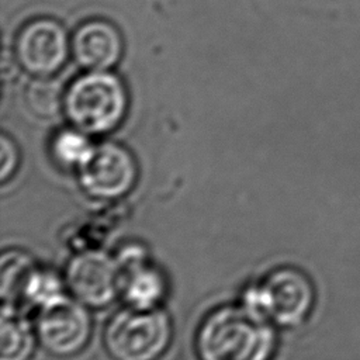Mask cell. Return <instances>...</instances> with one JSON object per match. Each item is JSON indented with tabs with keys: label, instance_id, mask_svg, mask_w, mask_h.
Wrapping results in <instances>:
<instances>
[{
	"label": "cell",
	"instance_id": "6da1fadb",
	"mask_svg": "<svg viewBox=\"0 0 360 360\" xmlns=\"http://www.w3.org/2000/svg\"><path fill=\"white\" fill-rule=\"evenodd\" d=\"M194 349L198 360H271L276 332L269 319L243 302L221 305L200 322Z\"/></svg>",
	"mask_w": 360,
	"mask_h": 360
},
{
	"label": "cell",
	"instance_id": "7a4b0ae2",
	"mask_svg": "<svg viewBox=\"0 0 360 360\" xmlns=\"http://www.w3.org/2000/svg\"><path fill=\"white\" fill-rule=\"evenodd\" d=\"M170 316L160 309H118L104 329V346L112 360H159L172 342Z\"/></svg>",
	"mask_w": 360,
	"mask_h": 360
},
{
	"label": "cell",
	"instance_id": "3957f363",
	"mask_svg": "<svg viewBox=\"0 0 360 360\" xmlns=\"http://www.w3.org/2000/svg\"><path fill=\"white\" fill-rule=\"evenodd\" d=\"M243 304L273 325L294 328L305 322L315 305V288L300 269L281 266L270 270L243 294Z\"/></svg>",
	"mask_w": 360,
	"mask_h": 360
},
{
	"label": "cell",
	"instance_id": "277c9868",
	"mask_svg": "<svg viewBox=\"0 0 360 360\" xmlns=\"http://www.w3.org/2000/svg\"><path fill=\"white\" fill-rule=\"evenodd\" d=\"M127 104L121 80L105 70H94L70 84L63 108L75 128L86 134H104L122 121Z\"/></svg>",
	"mask_w": 360,
	"mask_h": 360
},
{
	"label": "cell",
	"instance_id": "5b68a950",
	"mask_svg": "<svg viewBox=\"0 0 360 360\" xmlns=\"http://www.w3.org/2000/svg\"><path fill=\"white\" fill-rule=\"evenodd\" d=\"M87 308L68 295L41 308L35 321L39 345L59 359L80 353L91 336V316Z\"/></svg>",
	"mask_w": 360,
	"mask_h": 360
},
{
	"label": "cell",
	"instance_id": "8992f818",
	"mask_svg": "<svg viewBox=\"0 0 360 360\" xmlns=\"http://www.w3.org/2000/svg\"><path fill=\"white\" fill-rule=\"evenodd\" d=\"M65 285L90 308L107 307L121 294V270L117 257L100 249L75 253L65 269Z\"/></svg>",
	"mask_w": 360,
	"mask_h": 360
},
{
	"label": "cell",
	"instance_id": "52a82bcc",
	"mask_svg": "<svg viewBox=\"0 0 360 360\" xmlns=\"http://www.w3.org/2000/svg\"><path fill=\"white\" fill-rule=\"evenodd\" d=\"M77 173L79 183L89 195L98 200H117L135 186L138 166L127 148L104 142L93 146Z\"/></svg>",
	"mask_w": 360,
	"mask_h": 360
},
{
	"label": "cell",
	"instance_id": "ba28073f",
	"mask_svg": "<svg viewBox=\"0 0 360 360\" xmlns=\"http://www.w3.org/2000/svg\"><path fill=\"white\" fill-rule=\"evenodd\" d=\"M68 37L63 27L52 18L27 22L15 38V58L28 73L51 76L60 69L68 56Z\"/></svg>",
	"mask_w": 360,
	"mask_h": 360
},
{
	"label": "cell",
	"instance_id": "9c48e42d",
	"mask_svg": "<svg viewBox=\"0 0 360 360\" xmlns=\"http://www.w3.org/2000/svg\"><path fill=\"white\" fill-rule=\"evenodd\" d=\"M121 270V295L134 308H156L166 294L163 273L149 260L142 246L128 245L117 256Z\"/></svg>",
	"mask_w": 360,
	"mask_h": 360
},
{
	"label": "cell",
	"instance_id": "30bf717a",
	"mask_svg": "<svg viewBox=\"0 0 360 360\" xmlns=\"http://www.w3.org/2000/svg\"><path fill=\"white\" fill-rule=\"evenodd\" d=\"M72 52L76 62L89 69L107 70L122 53V38L118 28L107 20L83 22L73 34Z\"/></svg>",
	"mask_w": 360,
	"mask_h": 360
},
{
	"label": "cell",
	"instance_id": "8fae6325",
	"mask_svg": "<svg viewBox=\"0 0 360 360\" xmlns=\"http://www.w3.org/2000/svg\"><path fill=\"white\" fill-rule=\"evenodd\" d=\"M38 340L35 325H31L20 307L1 305L0 359L30 360Z\"/></svg>",
	"mask_w": 360,
	"mask_h": 360
},
{
	"label": "cell",
	"instance_id": "7c38bea8",
	"mask_svg": "<svg viewBox=\"0 0 360 360\" xmlns=\"http://www.w3.org/2000/svg\"><path fill=\"white\" fill-rule=\"evenodd\" d=\"M34 259L18 249H7L1 253V302L3 305L20 307L25 283L35 269Z\"/></svg>",
	"mask_w": 360,
	"mask_h": 360
},
{
	"label": "cell",
	"instance_id": "4fadbf2b",
	"mask_svg": "<svg viewBox=\"0 0 360 360\" xmlns=\"http://www.w3.org/2000/svg\"><path fill=\"white\" fill-rule=\"evenodd\" d=\"M91 149L87 134L77 128L59 131L51 142L52 159L63 169H79Z\"/></svg>",
	"mask_w": 360,
	"mask_h": 360
},
{
	"label": "cell",
	"instance_id": "5bb4252c",
	"mask_svg": "<svg viewBox=\"0 0 360 360\" xmlns=\"http://www.w3.org/2000/svg\"><path fill=\"white\" fill-rule=\"evenodd\" d=\"M63 294V283L52 270L35 266L30 274L21 298V305L27 304L38 309L60 300Z\"/></svg>",
	"mask_w": 360,
	"mask_h": 360
},
{
	"label": "cell",
	"instance_id": "9a60e30c",
	"mask_svg": "<svg viewBox=\"0 0 360 360\" xmlns=\"http://www.w3.org/2000/svg\"><path fill=\"white\" fill-rule=\"evenodd\" d=\"M25 101L30 111L39 118H52L65 105V97L62 96L59 83L48 79V76H42L28 86Z\"/></svg>",
	"mask_w": 360,
	"mask_h": 360
},
{
	"label": "cell",
	"instance_id": "2e32d148",
	"mask_svg": "<svg viewBox=\"0 0 360 360\" xmlns=\"http://www.w3.org/2000/svg\"><path fill=\"white\" fill-rule=\"evenodd\" d=\"M0 153H1L0 180L1 183H6L7 180H10V177H13L20 163L18 149L14 141L8 138L6 134H3L0 138Z\"/></svg>",
	"mask_w": 360,
	"mask_h": 360
}]
</instances>
